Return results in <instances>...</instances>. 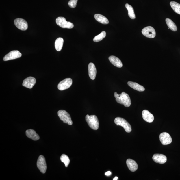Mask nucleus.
Here are the masks:
<instances>
[{"instance_id": "7", "label": "nucleus", "mask_w": 180, "mask_h": 180, "mask_svg": "<svg viewBox=\"0 0 180 180\" xmlns=\"http://www.w3.org/2000/svg\"><path fill=\"white\" fill-rule=\"evenodd\" d=\"M142 33L143 35L149 38H155L156 36L155 30L151 26L144 28L142 30Z\"/></svg>"}, {"instance_id": "10", "label": "nucleus", "mask_w": 180, "mask_h": 180, "mask_svg": "<svg viewBox=\"0 0 180 180\" xmlns=\"http://www.w3.org/2000/svg\"><path fill=\"white\" fill-rule=\"evenodd\" d=\"M22 55L20 52L18 51H13L10 52L7 55H5L3 58L4 61L14 60L20 58Z\"/></svg>"}, {"instance_id": "20", "label": "nucleus", "mask_w": 180, "mask_h": 180, "mask_svg": "<svg viewBox=\"0 0 180 180\" xmlns=\"http://www.w3.org/2000/svg\"><path fill=\"white\" fill-rule=\"evenodd\" d=\"M95 19L99 23L104 25H107L109 23V21L105 16L101 14H97L94 15Z\"/></svg>"}, {"instance_id": "23", "label": "nucleus", "mask_w": 180, "mask_h": 180, "mask_svg": "<svg viewBox=\"0 0 180 180\" xmlns=\"http://www.w3.org/2000/svg\"><path fill=\"white\" fill-rule=\"evenodd\" d=\"M125 7L127 8L128 11V15L130 18L131 19H135L136 16L133 7L129 4L127 3L125 4Z\"/></svg>"}, {"instance_id": "9", "label": "nucleus", "mask_w": 180, "mask_h": 180, "mask_svg": "<svg viewBox=\"0 0 180 180\" xmlns=\"http://www.w3.org/2000/svg\"><path fill=\"white\" fill-rule=\"evenodd\" d=\"M14 23L18 29L23 31H25L28 29L27 21L23 19L18 18L15 19Z\"/></svg>"}, {"instance_id": "18", "label": "nucleus", "mask_w": 180, "mask_h": 180, "mask_svg": "<svg viewBox=\"0 0 180 180\" xmlns=\"http://www.w3.org/2000/svg\"><path fill=\"white\" fill-rule=\"evenodd\" d=\"M26 134L27 137L34 140H37L40 139V136L33 129L27 130L26 131Z\"/></svg>"}, {"instance_id": "28", "label": "nucleus", "mask_w": 180, "mask_h": 180, "mask_svg": "<svg viewBox=\"0 0 180 180\" xmlns=\"http://www.w3.org/2000/svg\"><path fill=\"white\" fill-rule=\"evenodd\" d=\"M112 173L111 172H110V171H108V172H107L105 173V175H107V176H110V175Z\"/></svg>"}, {"instance_id": "12", "label": "nucleus", "mask_w": 180, "mask_h": 180, "mask_svg": "<svg viewBox=\"0 0 180 180\" xmlns=\"http://www.w3.org/2000/svg\"><path fill=\"white\" fill-rule=\"evenodd\" d=\"M35 78L30 77L26 78L23 81V86L28 88L31 89L36 83Z\"/></svg>"}, {"instance_id": "22", "label": "nucleus", "mask_w": 180, "mask_h": 180, "mask_svg": "<svg viewBox=\"0 0 180 180\" xmlns=\"http://www.w3.org/2000/svg\"><path fill=\"white\" fill-rule=\"evenodd\" d=\"M166 21L169 29L173 31H177V26L172 20L170 19L167 18L166 19Z\"/></svg>"}, {"instance_id": "14", "label": "nucleus", "mask_w": 180, "mask_h": 180, "mask_svg": "<svg viewBox=\"0 0 180 180\" xmlns=\"http://www.w3.org/2000/svg\"><path fill=\"white\" fill-rule=\"evenodd\" d=\"M153 159L156 163L164 164L167 161V157L165 155L159 154L154 155Z\"/></svg>"}, {"instance_id": "16", "label": "nucleus", "mask_w": 180, "mask_h": 180, "mask_svg": "<svg viewBox=\"0 0 180 180\" xmlns=\"http://www.w3.org/2000/svg\"><path fill=\"white\" fill-rule=\"evenodd\" d=\"M126 162L128 168L131 172H134L137 170L138 165L134 160L128 159L127 160Z\"/></svg>"}, {"instance_id": "27", "label": "nucleus", "mask_w": 180, "mask_h": 180, "mask_svg": "<svg viewBox=\"0 0 180 180\" xmlns=\"http://www.w3.org/2000/svg\"><path fill=\"white\" fill-rule=\"evenodd\" d=\"M78 0H70L68 3L69 7L72 8H75L77 5Z\"/></svg>"}, {"instance_id": "13", "label": "nucleus", "mask_w": 180, "mask_h": 180, "mask_svg": "<svg viewBox=\"0 0 180 180\" xmlns=\"http://www.w3.org/2000/svg\"><path fill=\"white\" fill-rule=\"evenodd\" d=\"M88 75L90 79L94 80L96 77L97 69L95 65L92 63H90L88 66Z\"/></svg>"}, {"instance_id": "6", "label": "nucleus", "mask_w": 180, "mask_h": 180, "mask_svg": "<svg viewBox=\"0 0 180 180\" xmlns=\"http://www.w3.org/2000/svg\"><path fill=\"white\" fill-rule=\"evenodd\" d=\"M37 166L41 172L42 173L46 172L47 166L44 156L42 155L39 156L37 162Z\"/></svg>"}, {"instance_id": "5", "label": "nucleus", "mask_w": 180, "mask_h": 180, "mask_svg": "<svg viewBox=\"0 0 180 180\" xmlns=\"http://www.w3.org/2000/svg\"><path fill=\"white\" fill-rule=\"evenodd\" d=\"M56 23L60 27L64 29H71L74 27V25L70 22L67 21L66 19L64 17H57L56 20Z\"/></svg>"}, {"instance_id": "19", "label": "nucleus", "mask_w": 180, "mask_h": 180, "mask_svg": "<svg viewBox=\"0 0 180 180\" xmlns=\"http://www.w3.org/2000/svg\"><path fill=\"white\" fill-rule=\"evenodd\" d=\"M128 85L131 88L139 92H144L145 90V89L144 86L140 85L136 82L131 81H129L127 83Z\"/></svg>"}, {"instance_id": "17", "label": "nucleus", "mask_w": 180, "mask_h": 180, "mask_svg": "<svg viewBox=\"0 0 180 180\" xmlns=\"http://www.w3.org/2000/svg\"><path fill=\"white\" fill-rule=\"evenodd\" d=\"M110 61L114 66L118 68L123 66V64L120 60L118 58L114 56H111L109 57Z\"/></svg>"}, {"instance_id": "24", "label": "nucleus", "mask_w": 180, "mask_h": 180, "mask_svg": "<svg viewBox=\"0 0 180 180\" xmlns=\"http://www.w3.org/2000/svg\"><path fill=\"white\" fill-rule=\"evenodd\" d=\"M170 4L174 11L180 15V4L176 2L171 1Z\"/></svg>"}, {"instance_id": "3", "label": "nucleus", "mask_w": 180, "mask_h": 180, "mask_svg": "<svg viewBox=\"0 0 180 180\" xmlns=\"http://www.w3.org/2000/svg\"><path fill=\"white\" fill-rule=\"evenodd\" d=\"M114 123L117 125L122 127L127 133H129L131 131V126L125 119L117 117L115 119Z\"/></svg>"}, {"instance_id": "2", "label": "nucleus", "mask_w": 180, "mask_h": 180, "mask_svg": "<svg viewBox=\"0 0 180 180\" xmlns=\"http://www.w3.org/2000/svg\"><path fill=\"white\" fill-rule=\"evenodd\" d=\"M86 120L89 126L91 129L94 130L98 129L99 126V121L96 116H89L87 114L86 116Z\"/></svg>"}, {"instance_id": "26", "label": "nucleus", "mask_w": 180, "mask_h": 180, "mask_svg": "<svg viewBox=\"0 0 180 180\" xmlns=\"http://www.w3.org/2000/svg\"><path fill=\"white\" fill-rule=\"evenodd\" d=\"M60 159L65 164V166L68 167L70 160L68 156L65 154H62L60 157Z\"/></svg>"}, {"instance_id": "29", "label": "nucleus", "mask_w": 180, "mask_h": 180, "mask_svg": "<svg viewBox=\"0 0 180 180\" xmlns=\"http://www.w3.org/2000/svg\"><path fill=\"white\" fill-rule=\"evenodd\" d=\"M118 179V177H115L114 178V180H117Z\"/></svg>"}, {"instance_id": "25", "label": "nucleus", "mask_w": 180, "mask_h": 180, "mask_svg": "<svg viewBox=\"0 0 180 180\" xmlns=\"http://www.w3.org/2000/svg\"><path fill=\"white\" fill-rule=\"evenodd\" d=\"M106 36V33L105 31L102 32L98 35L95 36L93 40L95 42H98L103 40L104 38Z\"/></svg>"}, {"instance_id": "15", "label": "nucleus", "mask_w": 180, "mask_h": 180, "mask_svg": "<svg viewBox=\"0 0 180 180\" xmlns=\"http://www.w3.org/2000/svg\"><path fill=\"white\" fill-rule=\"evenodd\" d=\"M142 115L143 119L147 122H153L154 119L153 115L147 110H143Z\"/></svg>"}, {"instance_id": "21", "label": "nucleus", "mask_w": 180, "mask_h": 180, "mask_svg": "<svg viewBox=\"0 0 180 180\" xmlns=\"http://www.w3.org/2000/svg\"><path fill=\"white\" fill-rule=\"evenodd\" d=\"M64 42V39L59 38L56 39L55 42V47L56 50L59 51L61 50Z\"/></svg>"}, {"instance_id": "1", "label": "nucleus", "mask_w": 180, "mask_h": 180, "mask_svg": "<svg viewBox=\"0 0 180 180\" xmlns=\"http://www.w3.org/2000/svg\"><path fill=\"white\" fill-rule=\"evenodd\" d=\"M114 95L117 103L123 105L126 107H129L131 106V98L127 93L123 92L120 94H118L117 92H115Z\"/></svg>"}, {"instance_id": "11", "label": "nucleus", "mask_w": 180, "mask_h": 180, "mask_svg": "<svg viewBox=\"0 0 180 180\" xmlns=\"http://www.w3.org/2000/svg\"><path fill=\"white\" fill-rule=\"evenodd\" d=\"M159 138L162 144L164 145L170 144L172 141V138L170 134L166 133H163L160 134Z\"/></svg>"}, {"instance_id": "8", "label": "nucleus", "mask_w": 180, "mask_h": 180, "mask_svg": "<svg viewBox=\"0 0 180 180\" xmlns=\"http://www.w3.org/2000/svg\"><path fill=\"white\" fill-rule=\"evenodd\" d=\"M73 83V81L70 78H67L60 81L58 85V90H64L70 87Z\"/></svg>"}, {"instance_id": "4", "label": "nucleus", "mask_w": 180, "mask_h": 180, "mask_svg": "<svg viewBox=\"0 0 180 180\" xmlns=\"http://www.w3.org/2000/svg\"><path fill=\"white\" fill-rule=\"evenodd\" d=\"M58 115L60 120L64 123H67L69 125H73V121L71 120L70 114L64 110H60L58 112Z\"/></svg>"}]
</instances>
